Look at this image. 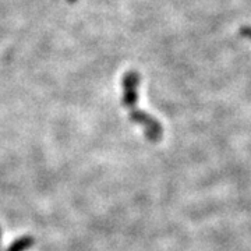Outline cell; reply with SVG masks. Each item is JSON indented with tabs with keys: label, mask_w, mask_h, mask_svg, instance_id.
Masks as SVG:
<instances>
[{
	"label": "cell",
	"mask_w": 251,
	"mask_h": 251,
	"mask_svg": "<svg viewBox=\"0 0 251 251\" xmlns=\"http://www.w3.org/2000/svg\"><path fill=\"white\" fill-rule=\"evenodd\" d=\"M0 239H1V229H0Z\"/></svg>",
	"instance_id": "cell-6"
},
{
	"label": "cell",
	"mask_w": 251,
	"mask_h": 251,
	"mask_svg": "<svg viewBox=\"0 0 251 251\" xmlns=\"http://www.w3.org/2000/svg\"><path fill=\"white\" fill-rule=\"evenodd\" d=\"M67 1H69V3H70V4H73V3H75V1H77V0H67Z\"/></svg>",
	"instance_id": "cell-5"
},
{
	"label": "cell",
	"mask_w": 251,
	"mask_h": 251,
	"mask_svg": "<svg viewBox=\"0 0 251 251\" xmlns=\"http://www.w3.org/2000/svg\"><path fill=\"white\" fill-rule=\"evenodd\" d=\"M141 82V75L137 72L126 73L123 77V98L122 103L127 109L134 108L138 100V87Z\"/></svg>",
	"instance_id": "cell-2"
},
{
	"label": "cell",
	"mask_w": 251,
	"mask_h": 251,
	"mask_svg": "<svg viewBox=\"0 0 251 251\" xmlns=\"http://www.w3.org/2000/svg\"><path fill=\"white\" fill-rule=\"evenodd\" d=\"M240 35L243 38H247L251 41V27L250 25H244V27L240 28Z\"/></svg>",
	"instance_id": "cell-4"
},
{
	"label": "cell",
	"mask_w": 251,
	"mask_h": 251,
	"mask_svg": "<svg viewBox=\"0 0 251 251\" xmlns=\"http://www.w3.org/2000/svg\"><path fill=\"white\" fill-rule=\"evenodd\" d=\"M34 244H35V239L29 234H25L11 243L6 251H28L34 247Z\"/></svg>",
	"instance_id": "cell-3"
},
{
	"label": "cell",
	"mask_w": 251,
	"mask_h": 251,
	"mask_svg": "<svg viewBox=\"0 0 251 251\" xmlns=\"http://www.w3.org/2000/svg\"><path fill=\"white\" fill-rule=\"evenodd\" d=\"M128 116L130 120L135 125L141 126L144 128V134L147 137V140H150L151 143H158L163 138V127L162 125L151 115H148L147 112H144L141 109L134 108L128 109Z\"/></svg>",
	"instance_id": "cell-1"
}]
</instances>
